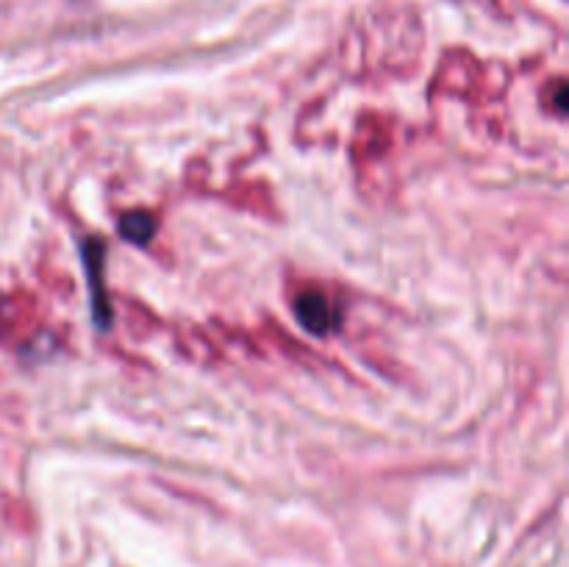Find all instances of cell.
Returning <instances> with one entry per match:
<instances>
[{"instance_id": "cell-1", "label": "cell", "mask_w": 569, "mask_h": 567, "mask_svg": "<svg viewBox=\"0 0 569 567\" xmlns=\"http://www.w3.org/2000/svg\"><path fill=\"white\" fill-rule=\"evenodd\" d=\"M103 256H106V248L100 242H94V239L83 245V265H87L89 292H92L94 322H98L100 328H109L111 306H109V295H106V284H103Z\"/></svg>"}, {"instance_id": "cell-2", "label": "cell", "mask_w": 569, "mask_h": 567, "mask_svg": "<svg viewBox=\"0 0 569 567\" xmlns=\"http://www.w3.org/2000/svg\"><path fill=\"white\" fill-rule=\"evenodd\" d=\"M295 315H298L300 326L311 334H328L337 328V311H333L331 300L320 292V289H306L295 298Z\"/></svg>"}, {"instance_id": "cell-3", "label": "cell", "mask_w": 569, "mask_h": 567, "mask_svg": "<svg viewBox=\"0 0 569 567\" xmlns=\"http://www.w3.org/2000/svg\"><path fill=\"white\" fill-rule=\"evenodd\" d=\"M120 233L133 245H148L156 233V220L144 211H131L120 220Z\"/></svg>"}]
</instances>
